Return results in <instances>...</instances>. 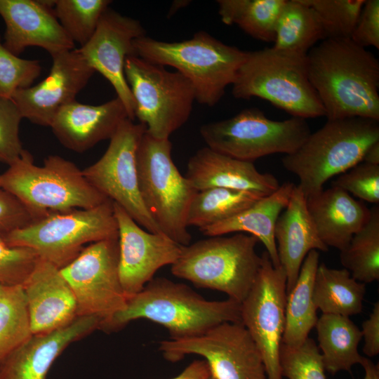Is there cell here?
<instances>
[{
	"label": "cell",
	"mask_w": 379,
	"mask_h": 379,
	"mask_svg": "<svg viewBox=\"0 0 379 379\" xmlns=\"http://www.w3.org/2000/svg\"><path fill=\"white\" fill-rule=\"evenodd\" d=\"M315 328L326 371L332 374L350 371L354 365L361 363L363 356L358 346L362 339L361 332L350 317L322 314Z\"/></svg>",
	"instance_id": "obj_28"
},
{
	"label": "cell",
	"mask_w": 379,
	"mask_h": 379,
	"mask_svg": "<svg viewBox=\"0 0 379 379\" xmlns=\"http://www.w3.org/2000/svg\"><path fill=\"white\" fill-rule=\"evenodd\" d=\"M319 264V253L310 251L300 270L297 281L287 293L285 307V326L282 343L298 346L308 337L318 320L314 302L313 288Z\"/></svg>",
	"instance_id": "obj_27"
},
{
	"label": "cell",
	"mask_w": 379,
	"mask_h": 379,
	"mask_svg": "<svg viewBox=\"0 0 379 379\" xmlns=\"http://www.w3.org/2000/svg\"><path fill=\"white\" fill-rule=\"evenodd\" d=\"M185 177L197 191L225 187L265 196L280 186L275 176L260 173L253 162L230 157L208 147L199 149L189 159Z\"/></svg>",
	"instance_id": "obj_23"
},
{
	"label": "cell",
	"mask_w": 379,
	"mask_h": 379,
	"mask_svg": "<svg viewBox=\"0 0 379 379\" xmlns=\"http://www.w3.org/2000/svg\"><path fill=\"white\" fill-rule=\"evenodd\" d=\"M361 330L364 338V353L369 357L379 354V302H376L369 317L362 323Z\"/></svg>",
	"instance_id": "obj_44"
},
{
	"label": "cell",
	"mask_w": 379,
	"mask_h": 379,
	"mask_svg": "<svg viewBox=\"0 0 379 379\" xmlns=\"http://www.w3.org/2000/svg\"><path fill=\"white\" fill-rule=\"evenodd\" d=\"M274 238L279 263L286 274L288 293L297 281L307 253L312 250H328L317 234L307 208L306 198L298 186L293 188L286 207L277 220Z\"/></svg>",
	"instance_id": "obj_24"
},
{
	"label": "cell",
	"mask_w": 379,
	"mask_h": 379,
	"mask_svg": "<svg viewBox=\"0 0 379 379\" xmlns=\"http://www.w3.org/2000/svg\"><path fill=\"white\" fill-rule=\"evenodd\" d=\"M378 122L361 117L327 119L298 149L281 159L284 168L299 178L298 186L305 198L362 161L368 148L379 141Z\"/></svg>",
	"instance_id": "obj_5"
},
{
	"label": "cell",
	"mask_w": 379,
	"mask_h": 379,
	"mask_svg": "<svg viewBox=\"0 0 379 379\" xmlns=\"http://www.w3.org/2000/svg\"><path fill=\"white\" fill-rule=\"evenodd\" d=\"M13 195L0 187V236L20 229L40 219Z\"/></svg>",
	"instance_id": "obj_42"
},
{
	"label": "cell",
	"mask_w": 379,
	"mask_h": 379,
	"mask_svg": "<svg viewBox=\"0 0 379 379\" xmlns=\"http://www.w3.org/2000/svg\"><path fill=\"white\" fill-rule=\"evenodd\" d=\"M264 196L254 192L225 187L198 191L190 204L187 225L200 230L234 216Z\"/></svg>",
	"instance_id": "obj_32"
},
{
	"label": "cell",
	"mask_w": 379,
	"mask_h": 379,
	"mask_svg": "<svg viewBox=\"0 0 379 379\" xmlns=\"http://www.w3.org/2000/svg\"><path fill=\"white\" fill-rule=\"evenodd\" d=\"M295 185L283 183L273 193L264 196L252 206L234 216L204 227L200 231L206 236H222L230 233H248L265 246L274 267L280 266L274 238V227L286 207Z\"/></svg>",
	"instance_id": "obj_26"
},
{
	"label": "cell",
	"mask_w": 379,
	"mask_h": 379,
	"mask_svg": "<svg viewBox=\"0 0 379 379\" xmlns=\"http://www.w3.org/2000/svg\"><path fill=\"white\" fill-rule=\"evenodd\" d=\"M60 272L74 293L77 317H96L102 322L125 307L118 237L87 245Z\"/></svg>",
	"instance_id": "obj_14"
},
{
	"label": "cell",
	"mask_w": 379,
	"mask_h": 379,
	"mask_svg": "<svg viewBox=\"0 0 379 379\" xmlns=\"http://www.w3.org/2000/svg\"><path fill=\"white\" fill-rule=\"evenodd\" d=\"M54 0H0L6 30L3 45L19 56L27 48L39 47L51 57L74 48L53 12Z\"/></svg>",
	"instance_id": "obj_19"
},
{
	"label": "cell",
	"mask_w": 379,
	"mask_h": 379,
	"mask_svg": "<svg viewBox=\"0 0 379 379\" xmlns=\"http://www.w3.org/2000/svg\"><path fill=\"white\" fill-rule=\"evenodd\" d=\"M145 34L139 20L109 7L92 37L78 48L94 71L111 84L132 121L135 119V102L125 77L124 65L126 58L133 55L134 41Z\"/></svg>",
	"instance_id": "obj_17"
},
{
	"label": "cell",
	"mask_w": 379,
	"mask_h": 379,
	"mask_svg": "<svg viewBox=\"0 0 379 379\" xmlns=\"http://www.w3.org/2000/svg\"><path fill=\"white\" fill-rule=\"evenodd\" d=\"M126 119V107L117 97L98 105L75 100L57 112L50 128L62 146L81 153L109 140Z\"/></svg>",
	"instance_id": "obj_22"
},
{
	"label": "cell",
	"mask_w": 379,
	"mask_h": 379,
	"mask_svg": "<svg viewBox=\"0 0 379 379\" xmlns=\"http://www.w3.org/2000/svg\"><path fill=\"white\" fill-rule=\"evenodd\" d=\"M350 39L358 46L379 49V1L366 0Z\"/></svg>",
	"instance_id": "obj_43"
},
{
	"label": "cell",
	"mask_w": 379,
	"mask_h": 379,
	"mask_svg": "<svg viewBox=\"0 0 379 379\" xmlns=\"http://www.w3.org/2000/svg\"><path fill=\"white\" fill-rule=\"evenodd\" d=\"M32 335L22 286L0 284V361Z\"/></svg>",
	"instance_id": "obj_34"
},
{
	"label": "cell",
	"mask_w": 379,
	"mask_h": 379,
	"mask_svg": "<svg viewBox=\"0 0 379 379\" xmlns=\"http://www.w3.org/2000/svg\"><path fill=\"white\" fill-rule=\"evenodd\" d=\"M39 260L33 250L11 246L0 236V284L22 285Z\"/></svg>",
	"instance_id": "obj_39"
},
{
	"label": "cell",
	"mask_w": 379,
	"mask_h": 379,
	"mask_svg": "<svg viewBox=\"0 0 379 379\" xmlns=\"http://www.w3.org/2000/svg\"><path fill=\"white\" fill-rule=\"evenodd\" d=\"M279 366L282 377L288 379H326L319 349L309 337L298 346L281 343Z\"/></svg>",
	"instance_id": "obj_37"
},
{
	"label": "cell",
	"mask_w": 379,
	"mask_h": 379,
	"mask_svg": "<svg viewBox=\"0 0 379 379\" xmlns=\"http://www.w3.org/2000/svg\"><path fill=\"white\" fill-rule=\"evenodd\" d=\"M251 290L241 302V321L258 350L267 379H282L279 350L285 326L286 274L274 267L266 251Z\"/></svg>",
	"instance_id": "obj_15"
},
{
	"label": "cell",
	"mask_w": 379,
	"mask_h": 379,
	"mask_svg": "<svg viewBox=\"0 0 379 379\" xmlns=\"http://www.w3.org/2000/svg\"><path fill=\"white\" fill-rule=\"evenodd\" d=\"M22 286L33 335L53 332L77 317L74 293L60 270L53 264L39 258Z\"/></svg>",
	"instance_id": "obj_21"
},
{
	"label": "cell",
	"mask_w": 379,
	"mask_h": 379,
	"mask_svg": "<svg viewBox=\"0 0 379 379\" xmlns=\"http://www.w3.org/2000/svg\"><path fill=\"white\" fill-rule=\"evenodd\" d=\"M211 375L205 360H196L189 364L180 374L170 379H208Z\"/></svg>",
	"instance_id": "obj_45"
},
{
	"label": "cell",
	"mask_w": 379,
	"mask_h": 379,
	"mask_svg": "<svg viewBox=\"0 0 379 379\" xmlns=\"http://www.w3.org/2000/svg\"><path fill=\"white\" fill-rule=\"evenodd\" d=\"M366 0H303L317 14L326 39H350Z\"/></svg>",
	"instance_id": "obj_36"
},
{
	"label": "cell",
	"mask_w": 379,
	"mask_h": 379,
	"mask_svg": "<svg viewBox=\"0 0 379 379\" xmlns=\"http://www.w3.org/2000/svg\"><path fill=\"white\" fill-rule=\"evenodd\" d=\"M340 262L357 281L368 284L379 279V207L371 209L366 225L340 251Z\"/></svg>",
	"instance_id": "obj_33"
},
{
	"label": "cell",
	"mask_w": 379,
	"mask_h": 379,
	"mask_svg": "<svg viewBox=\"0 0 379 379\" xmlns=\"http://www.w3.org/2000/svg\"><path fill=\"white\" fill-rule=\"evenodd\" d=\"M101 319L77 317L67 326L32 336L0 361V379H48L56 359L70 344L99 329Z\"/></svg>",
	"instance_id": "obj_20"
},
{
	"label": "cell",
	"mask_w": 379,
	"mask_h": 379,
	"mask_svg": "<svg viewBox=\"0 0 379 379\" xmlns=\"http://www.w3.org/2000/svg\"><path fill=\"white\" fill-rule=\"evenodd\" d=\"M159 350L171 362L187 354L202 357L216 379H267L261 353L241 323L225 322L195 337L163 340Z\"/></svg>",
	"instance_id": "obj_13"
},
{
	"label": "cell",
	"mask_w": 379,
	"mask_h": 379,
	"mask_svg": "<svg viewBox=\"0 0 379 379\" xmlns=\"http://www.w3.org/2000/svg\"><path fill=\"white\" fill-rule=\"evenodd\" d=\"M169 139L145 133L136 156L139 190L149 214L163 233L181 246L190 244L187 217L198 192L176 167Z\"/></svg>",
	"instance_id": "obj_8"
},
{
	"label": "cell",
	"mask_w": 379,
	"mask_h": 379,
	"mask_svg": "<svg viewBox=\"0 0 379 379\" xmlns=\"http://www.w3.org/2000/svg\"><path fill=\"white\" fill-rule=\"evenodd\" d=\"M22 119L12 99L0 97V161L8 166L16 161L24 150L20 138Z\"/></svg>",
	"instance_id": "obj_41"
},
{
	"label": "cell",
	"mask_w": 379,
	"mask_h": 379,
	"mask_svg": "<svg viewBox=\"0 0 379 379\" xmlns=\"http://www.w3.org/2000/svg\"><path fill=\"white\" fill-rule=\"evenodd\" d=\"M118 227L119 275L127 299L139 293L161 267L173 265L182 246L163 232L140 227L113 202Z\"/></svg>",
	"instance_id": "obj_16"
},
{
	"label": "cell",
	"mask_w": 379,
	"mask_h": 379,
	"mask_svg": "<svg viewBox=\"0 0 379 379\" xmlns=\"http://www.w3.org/2000/svg\"><path fill=\"white\" fill-rule=\"evenodd\" d=\"M200 135L210 149L241 161L253 162L273 154H291L311 133L306 119L277 121L256 107L202 125Z\"/></svg>",
	"instance_id": "obj_11"
},
{
	"label": "cell",
	"mask_w": 379,
	"mask_h": 379,
	"mask_svg": "<svg viewBox=\"0 0 379 379\" xmlns=\"http://www.w3.org/2000/svg\"><path fill=\"white\" fill-rule=\"evenodd\" d=\"M141 319L164 326L172 340L185 339L225 322L241 323V303L230 298L208 300L186 284L157 277L128 298L124 309L101 322L99 330L117 331Z\"/></svg>",
	"instance_id": "obj_2"
},
{
	"label": "cell",
	"mask_w": 379,
	"mask_h": 379,
	"mask_svg": "<svg viewBox=\"0 0 379 379\" xmlns=\"http://www.w3.org/2000/svg\"><path fill=\"white\" fill-rule=\"evenodd\" d=\"M232 86L237 99L261 98L293 117H325L309 79L307 54L273 47L248 52Z\"/></svg>",
	"instance_id": "obj_4"
},
{
	"label": "cell",
	"mask_w": 379,
	"mask_h": 379,
	"mask_svg": "<svg viewBox=\"0 0 379 379\" xmlns=\"http://www.w3.org/2000/svg\"><path fill=\"white\" fill-rule=\"evenodd\" d=\"M145 126L126 119L109 139L102 156L83 174L99 192L120 206L140 227L162 232L146 209L139 190L137 150Z\"/></svg>",
	"instance_id": "obj_12"
},
{
	"label": "cell",
	"mask_w": 379,
	"mask_h": 379,
	"mask_svg": "<svg viewBox=\"0 0 379 379\" xmlns=\"http://www.w3.org/2000/svg\"><path fill=\"white\" fill-rule=\"evenodd\" d=\"M306 205L320 239L340 251L371 215V209L362 201L333 186L306 198Z\"/></svg>",
	"instance_id": "obj_25"
},
{
	"label": "cell",
	"mask_w": 379,
	"mask_h": 379,
	"mask_svg": "<svg viewBox=\"0 0 379 379\" xmlns=\"http://www.w3.org/2000/svg\"><path fill=\"white\" fill-rule=\"evenodd\" d=\"M118 237L113 201L93 208L50 213L4 237L11 246L33 250L60 270L91 243Z\"/></svg>",
	"instance_id": "obj_9"
},
{
	"label": "cell",
	"mask_w": 379,
	"mask_h": 379,
	"mask_svg": "<svg viewBox=\"0 0 379 379\" xmlns=\"http://www.w3.org/2000/svg\"><path fill=\"white\" fill-rule=\"evenodd\" d=\"M361 162L379 165V141L374 142L368 148Z\"/></svg>",
	"instance_id": "obj_47"
},
{
	"label": "cell",
	"mask_w": 379,
	"mask_h": 379,
	"mask_svg": "<svg viewBox=\"0 0 379 379\" xmlns=\"http://www.w3.org/2000/svg\"><path fill=\"white\" fill-rule=\"evenodd\" d=\"M109 0H54L53 12L74 44H86L111 4Z\"/></svg>",
	"instance_id": "obj_35"
},
{
	"label": "cell",
	"mask_w": 379,
	"mask_h": 379,
	"mask_svg": "<svg viewBox=\"0 0 379 379\" xmlns=\"http://www.w3.org/2000/svg\"><path fill=\"white\" fill-rule=\"evenodd\" d=\"M349 194L369 203L379 202V165L360 162L332 182Z\"/></svg>",
	"instance_id": "obj_40"
},
{
	"label": "cell",
	"mask_w": 379,
	"mask_h": 379,
	"mask_svg": "<svg viewBox=\"0 0 379 379\" xmlns=\"http://www.w3.org/2000/svg\"><path fill=\"white\" fill-rule=\"evenodd\" d=\"M51 58L49 74L37 84L16 91L11 98L23 119L48 127L61 107L76 100L95 72L78 48Z\"/></svg>",
	"instance_id": "obj_18"
},
{
	"label": "cell",
	"mask_w": 379,
	"mask_h": 379,
	"mask_svg": "<svg viewBox=\"0 0 379 379\" xmlns=\"http://www.w3.org/2000/svg\"><path fill=\"white\" fill-rule=\"evenodd\" d=\"M0 187L41 218L50 213L93 208L109 199L74 163L50 155L37 166L26 149L0 173Z\"/></svg>",
	"instance_id": "obj_6"
},
{
	"label": "cell",
	"mask_w": 379,
	"mask_h": 379,
	"mask_svg": "<svg viewBox=\"0 0 379 379\" xmlns=\"http://www.w3.org/2000/svg\"><path fill=\"white\" fill-rule=\"evenodd\" d=\"M248 51L224 44L206 32L187 40L167 42L146 35L133 42V55L170 66L192 83L199 104L213 107L234 83Z\"/></svg>",
	"instance_id": "obj_3"
},
{
	"label": "cell",
	"mask_w": 379,
	"mask_h": 379,
	"mask_svg": "<svg viewBox=\"0 0 379 379\" xmlns=\"http://www.w3.org/2000/svg\"><path fill=\"white\" fill-rule=\"evenodd\" d=\"M286 0H218V14L227 25H236L251 37L274 42L277 20Z\"/></svg>",
	"instance_id": "obj_31"
},
{
	"label": "cell",
	"mask_w": 379,
	"mask_h": 379,
	"mask_svg": "<svg viewBox=\"0 0 379 379\" xmlns=\"http://www.w3.org/2000/svg\"><path fill=\"white\" fill-rule=\"evenodd\" d=\"M365 284L354 279L346 269H334L319 263L316 272L313 298L322 314L350 317L361 312Z\"/></svg>",
	"instance_id": "obj_29"
},
{
	"label": "cell",
	"mask_w": 379,
	"mask_h": 379,
	"mask_svg": "<svg viewBox=\"0 0 379 379\" xmlns=\"http://www.w3.org/2000/svg\"><path fill=\"white\" fill-rule=\"evenodd\" d=\"M310 81L327 119L379 121V61L350 39H326L307 53Z\"/></svg>",
	"instance_id": "obj_1"
},
{
	"label": "cell",
	"mask_w": 379,
	"mask_h": 379,
	"mask_svg": "<svg viewBox=\"0 0 379 379\" xmlns=\"http://www.w3.org/2000/svg\"><path fill=\"white\" fill-rule=\"evenodd\" d=\"M324 39L322 25L314 10L303 0H286L276 25L272 47L306 55Z\"/></svg>",
	"instance_id": "obj_30"
},
{
	"label": "cell",
	"mask_w": 379,
	"mask_h": 379,
	"mask_svg": "<svg viewBox=\"0 0 379 379\" xmlns=\"http://www.w3.org/2000/svg\"><path fill=\"white\" fill-rule=\"evenodd\" d=\"M360 364L364 369L363 379H379V366L371 359L363 357Z\"/></svg>",
	"instance_id": "obj_46"
},
{
	"label": "cell",
	"mask_w": 379,
	"mask_h": 379,
	"mask_svg": "<svg viewBox=\"0 0 379 379\" xmlns=\"http://www.w3.org/2000/svg\"><path fill=\"white\" fill-rule=\"evenodd\" d=\"M124 74L135 102V118L152 137L169 139L190 117L196 100L192 83L176 70L135 55L126 58Z\"/></svg>",
	"instance_id": "obj_10"
},
{
	"label": "cell",
	"mask_w": 379,
	"mask_h": 379,
	"mask_svg": "<svg viewBox=\"0 0 379 379\" xmlns=\"http://www.w3.org/2000/svg\"><path fill=\"white\" fill-rule=\"evenodd\" d=\"M208 379H216V378H214V377L211 375Z\"/></svg>",
	"instance_id": "obj_48"
},
{
	"label": "cell",
	"mask_w": 379,
	"mask_h": 379,
	"mask_svg": "<svg viewBox=\"0 0 379 379\" xmlns=\"http://www.w3.org/2000/svg\"><path fill=\"white\" fill-rule=\"evenodd\" d=\"M258 239L238 232L210 237L182 246L171 273L199 288L216 290L241 303L248 295L261 265L255 251Z\"/></svg>",
	"instance_id": "obj_7"
},
{
	"label": "cell",
	"mask_w": 379,
	"mask_h": 379,
	"mask_svg": "<svg viewBox=\"0 0 379 379\" xmlns=\"http://www.w3.org/2000/svg\"><path fill=\"white\" fill-rule=\"evenodd\" d=\"M41 71L38 60L15 55L4 47L0 39L1 98L11 99L16 91L31 86Z\"/></svg>",
	"instance_id": "obj_38"
}]
</instances>
